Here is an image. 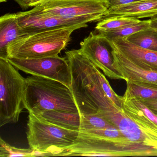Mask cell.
Here are the masks:
<instances>
[{
	"label": "cell",
	"instance_id": "obj_1",
	"mask_svg": "<svg viewBox=\"0 0 157 157\" xmlns=\"http://www.w3.org/2000/svg\"><path fill=\"white\" fill-rule=\"evenodd\" d=\"M71 73L72 93L80 115L97 114L105 93L98 78L96 67L80 49L66 52Z\"/></svg>",
	"mask_w": 157,
	"mask_h": 157
},
{
	"label": "cell",
	"instance_id": "obj_2",
	"mask_svg": "<svg viewBox=\"0 0 157 157\" xmlns=\"http://www.w3.org/2000/svg\"><path fill=\"white\" fill-rule=\"evenodd\" d=\"M24 105L29 113L33 114L51 110L79 113L69 87L40 76L32 75L25 78Z\"/></svg>",
	"mask_w": 157,
	"mask_h": 157
},
{
	"label": "cell",
	"instance_id": "obj_3",
	"mask_svg": "<svg viewBox=\"0 0 157 157\" xmlns=\"http://www.w3.org/2000/svg\"><path fill=\"white\" fill-rule=\"evenodd\" d=\"M87 26L86 24L27 33L11 43L8 48V58L35 59L58 56L70 42L72 33Z\"/></svg>",
	"mask_w": 157,
	"mask_h": 157
},
{
	"label": "cell",
	"instance_id": "obj_4",
	"mask_svg": "<svg viewBox=\"0 0 157 157\" xmlns=\"http://www.w3.org/2000/svg\"><path fill=\"white\" fill-rule=\"evenodd\" d=\"M79 133L48 123L29 113L26 132L29 147L47 156H61L64 150L75 144Z\"/></svg>",
	"mask_w": 157,
	"mask_h": 157
},
{
	"label": "cell",
	"instance_id": "obj_5",
	"mask_svg": "<svg viewBox=\"0 0 157 157\" xmlns=\"http://www.w3.org/2000/svg\"><path fill=\"white\" fill-rule=\"evenodd\" d=\"M25 78L8 59L0 58V126L18 122L25 108Z\"/></svg>",
	"mask_w": 157,
	"mask_h": 157
},
{
	"label": "cell",
	"instance_id": "obj_6",
	"mask_svg": "<svg viewBox=\"0 0 157 157\" xmlns=\"http://www.w3.org/2000/svg\"><path fill=\"white\" fill-rule=\"evenodd\" d=\"M43 10L69 19L101 20L107 10L106 0H47L37 6Z\"/></svg>",
	"mask_w": 157,
	"mask_h": 157
},
{
	"label": "cell",
	"instance_id": "obj_7",
	"mask_svg": "<svg viewBox=\"0 0 157 157\" xmlns=\"http://www.w3.org/2000/svg\"><path fill=\"white\" fill-rule=\"evenodd\" d=\"M16 68L33 76H40L57 81L70 88L71 73L66 58L59 56L35 59L8 58Z\"/></svg>",
	"mask_w": 157,
	"mask_h": 157
},
{
	"label": "cell",
	"instance_id": "obj_8",
	"mask_svg": "<svg viewBox=\"0 0 157 157\" xmlns=\"http://www.w3.org/2000/svg\"><path fill=\"white\" fill-rule=\"evenodd\" d=\"M79 49L105 76L112 79H122L114 66L112 42L105 36L91 32L80 43Z\"/></svg>",
	"mask_w": 157,
	"mask_h": 157
},
{
	"label": "cell",
	"instance_id": "obj_9",
	"mask_svg": "<svg viewBox=\"0 0 157 157\" xmlns=\"http://www.w3.org/2000/svg\"><path fill=\"white\" fill-rule=\"evenodd\" d=\"M21 28L26 33L48 31L65 26L92 22L88 19H69L43 10L38 6L25 12L15 13Z\"/></svg>",
	"mask_w": 157,
	"mask_h": 157
},
{
	"label": "cell",
	"instance_id": "obj_10",
	"mask_svg": "<svg viewBox=\"0 0 157 157\" xmlns=\"http://www.w3.org/2000/svg\"><path fill=\"white\" fill-rule=\"evenodd\" d=\"M113 46L114 66L122 76V80L126 82H134L157 86V72L138 67Z\"/></svg>",
	"mask_w": 157,
	"mask_h": 157
},
{
	"label": "cell",
	"instance_id": "obj_11",
	"mask_svg": "<svg viewBox=\"0 0 157 157\" xmlns=\"http://www.w3.org/2000/svg\"><path fill=\"white\" fill-rule=\"evenodd\" d=\"M113 46L138 67L157 72V52L143 49L124 39L112 42Z\"/></svg>",
	"mask_w": 157,
	"mask_h": 157
},
{
	"label": "cell",
	"instance_id": "obj_12",
	"mask_svg": "<svg viewBox=\"0 0 157 157\" xmlns=\"http://www.w3.org/2000/svg\"><path fill=\"white\" fill-rule=\"evenodd\" d=\"M116 16L138 19L157 17V0H141L126 5L109 8L101 20Z\"/></svg>",
	"mask_w": 157,
	"mask_h": 157
},
{
	"label": "cell",
	"instance_id": "obj_13",
	"mask_svg": "<svg viewBox=\"0 0 157 157\" xmlns=\"http://www.w3.org/2000/svg\"><path fill=\"white\" fill-rule=\"evenodd\" d=\"M18 22L16 14L7 13L0 18V58L8 59V48L14 40L27 34Z\"/></svg>",
	"mask_w": 157,
	"mask_h": 157
},
{
	"label": "cell",
	"instance_id": "obj_14",
	"mask_svg": "<svg viewBox=\"0 0 157 157\" xmlns=\"http://www.w3.org/2000/svg\"><path fill=\"white\" fill-rule=\"evenodd\" d=\"M34 115L41 120L59 127L80 131L81 115L79 113L51 110H46Z\"/></svg>",
	"mask_w": 157,
	"mask_h": 157
},
{
	"label": "cell",
	"instance_id": "obj_15",
	"mask_svg": "<svg viewBox=\"0 0 157 157\" xmlns=\"http://www.w3.org/2000/svg\"><path fill=\"white\" fill-rule=\"evenodd\" d=\"M124 39L143 49L157 52V30L150 26Z\"/></svg>",
	"mask_w": 157,
	"mask_h": 157
},
{
	"label": "cell",
	"instance_id": "obj_16",
	"mask_svg": "<svg viewBox=\"0 0 157 157\" xmlns=\"http://www.w3.org/2000/svg\"><path fill=\"white\" fill-rule=\"evenodd\" d=\"M150 22L151 19L140 21L139 23L136 24L128 25L112 31L99 33L105 36L111 42H115L120 39H124L129 36L148 28L150 26Z\"/></svg>",
	"mask_w": 157,
	"mask_h": 157
},
{
	"label": "cell",
	"instance_id": "obj_17",
	"mask_svg": "<svg viewBox=\"0 0 157 157\" xmlns=\"http://www.w3.org/2000/svg\"><path fill=\"white\" fill-rule=\"evenodd\" d=\"M140 21L139 19L131 17L120 16L109 17L98 21L95 29L98 33L107 32L136 24Z\"/></svg>",
	"mask_w": 157,
	"mask_h": 157
},
{
	"label": "cell",
	"instance_id": "obj_18",
	"mask_svg": "<svg viewBox=\"0 0 157 157\" xmlns=\"http://www.w3.org/2000/svg\"><path fill=\"white\" fill-rule=\"evenodd\" d=\"M125 92L131 97L141 99H157V85L127 82Z\"/></svg>",
	"mask_w": 157,
	"mask_h": 157
},
{
	"label": "cell",
	"instance_id": "obj_19",
	"mask_svg": "<svg viewBox=\"0 0 157 157\" xmlns=\"http://www.w3.org/2000/svg\"><path fill=\"white\" fill-rule=\"evenodd\" d=\"M0 156L1 157H38L47 156L46 154L35 150L31 148H20L13 147L5 142L2 138H0Z\"/></svg>",
	"mask_w": 157,
	"mask_h": 157
},
{
	"label": "cell",
	"instance_id": "obj_20",
	"mask_svg": "<svg viewBox=\"0 0 157 157\" xmlns=\"http://www.w3.org/2000/svg\"><path fill=\"white\" fill-rule=\"evenodd\" d=\"M113 126L99 114L81 115L79 132L101 129Z\"/></svg>",
	"mask_w": 157,
	"mask_h": 157
},
{
	"label": "cell",
	"instance_id": "obj_21",
	"mask_svg": "<svg viewBox=\"0 0 157 157\" xmlns=\"http://www.w3.org/2000/svg\"><path fill=\"white\" fill-rule=\"evenodd\" d=\"M98 74L99 81L104 92L105 93L108 98H109V99L116 105L122 108V103H121V99H120V96L117 95L115 92L113 90L111 85L109 84V82L106 79L105 76L104 75L103 73L100 71V69L98 70Z\"/></svg>",
	"mask_w": 157,
	"mask_h": 157
},
{
	"label": "cell",
	"instance_id": "obj_22",
	"mask_svg": "<svg viewBox=\"0 0 157 157\" xmlns=\"http://www.w3.org/2000/svg\"><path fill=\"white\" fill-rule=\"evenodd\" d=\"M140 1L141 0H106L108 3V9L130 4Z\"/></svg>",
	"mask_w": 157,
	"mask_h": 157
},
{
	"label": "cell",
	"instance_id": "obj_23",
	"mask_svg": "<svg viewBox=\"0 0 157 157\" xmlns=\"http://www.w3.org/2000/svg\"><path fill=\"white\" fill-rule=\"evenodd\" d=\"M138 98L140 101L154 113H157V99Z\"/></svg>",
	"mask_w": 157,
	"mask_h": 157
},
{
	"label": "cell",
	"instance_id": "obj_24",
	"mask_svg": "<svg viewBox=\"0 0 157 157\" xmlns=\"http://www.w3.org/2000/svg\"><path fill=\"white\" fill-rule=\"evenodd\" d=\"M14 1L19 4V6L23 9L30 8L32 0H14Z\"/></svg>",
	"mask_w": 157,
	"mask_h": 157
},
{
	"label": "cell",
	"instance_id": "obj_25",
	"mask_svg": "<svg viewBox=\"0 0 157 157\" xmlns=\"http://www.w3.org/2000/svg\"><path fill=\"white\" fill-rule=\"evenodd\" d=\"M47 0H32L30 7H34L36 6H39L42 3H44Z\"/></svg>",
	"mask_w": 157,
	"mask_h": 157
},
{
	"label": "cell",
	"instance_id": "obj_26",
	"mask_svg": "<svg viewBox=\"0 0 157 157\" xmlns=\"http://www.w3.org/2000/svg\"><path fill=\"white\" fill-rule=\"evenodd\" d=\"M150 26L153 29L157 30V17L151 19Z\"/></svg>",
	"mask_w": 157,
	"mask_h": 157
},
{
	"label": "cell",
	"instance_id": "obj_27",
	"mask_svg": "<svg viewBox=\"0 0 157 157\" xmlns=\"http://www.w3.org/2000/svg\"><path fill=\"white\" fill-rule=\"evenodd\" d=\"M9 0H0V2H5L8 1Z\"/></svg>",
	"mask_w": 157,
	"mask_h": 157
},
{
	"label": "cell",
	"instance_id": "obj_28",
	"mask_svg": "<svg viewBox=\"0 0 157 157\" xmlns=\"http://www.w3.org/2000/svg\"><path fill=\"white\" fill-rule=\"evenodd\" d=\"M155 113V114H156V115H157V113Z\"/></svg>",
	"mask_w": 157,
	"mask_h": 157
}]
</instances>
